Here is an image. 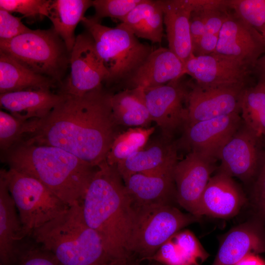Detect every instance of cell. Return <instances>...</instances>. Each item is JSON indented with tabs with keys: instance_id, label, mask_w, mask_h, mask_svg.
Wrapping results in <instances>:
<instances>
[{
	"instance_id": "obj_35",
	"label": "cell",
	"mask_w": 265,
	"mask_h": 265,
	"mask_svg": "<svg viewBox=\"0 0 265 265\" xmlns=\"http://www.w3.org/2000/svg\"><path fill=\"white\" fill-rule=\"evenodd\" d=\"M50 0H0V8L17 12L30 21L47 17Z\"/></svg>"
},
{
	"instance_id": "obj_38",
	"label": "cell",
	"mask_w": 265,
	"mask_h": 265,
	"mask_svg": "<svg viewBox=\"0 0 265 265\" xmlns=\"http://www.w3.org/2000/svg\"><path fill=\"white\" fill-rule=\"evenodd\" d=\"M251 198L259 222L265 226V157L254 185Z\"/></svg>"
},
{
	"instance_id": "obj_17",
	"label": "cell",
	"mask_w": 265,
	"mask_h": 265,
	"mask_svg": "<svg viewBox=\"0 0 265 265\" xmlns=\"http://www.w3.org/2000/svg\"><path fill=\"white\" fill-rule=\"evenodd\" d=\"M246 201L245 194L233 177L218 169L211 177L202 194L198 215L231 218L240 212Z\"/></svg>"
},
{
	"instance_id": "obj_24",
	"label": "cell",
	"mask_w": 265,
	"mask_h": 265,
	"mask_svg": "<svg viewBox=\"0 0 265 265\" xmlns=\"http://www.w3.org/2000/svg\"><path fill=\"white\" fill-rule=\"evenodd\" d=\"M65 96L51 89H28L0 94V105L15 117L29 121L46 116Z\"/></svg>"
},
{
	"instance_id": "obj_20",
	"label": "cell",
	"mask_w": 265,
	"mask_h": 265,
	"mask_svg": "<svg viewBox=\"0 0 265 265\" xmlns=\"http://www.w3.org/2000/svg\"><path fill=\"white\" fill-rule=\"evenodd\" d=\"M184 64L168 48L154 50L136 71L122 84L146 89L167 84L184 76Z\"/></svg>"
},
{
	"instance_id": "obj_4",
	"label": "cell",
	"mask_w": 265,
	"mask_h": 265,
	"mask_svg": "<svg viewBox=\"0 0 265 265\" xmlns=\"http://www.w3.org/2000/svg\"><path fill=\"white\" fill-rule=\"evenodd\" d=\"M29 236L62 265H102L116 261L106 252L98 234L86 223L81 203L70 206Z\"/></svg>"
},
{
	"instance_id": "obj_32",
	"label": "cell",
	"mask_w": 265,
	"mask_h": 265,
	"mask_svg": "<svg viewBox=\"0 0 265 265\" xmlns=\"http://www.w3.org/2000/svg\"><path fill=\"white\" fill-rule=\"evenodd\" d=\"M28 121L0 111V148L3 153L21 142L28 131Z\"/></svg>"
},
{
	"instance_id": "obj_1",
	"label": "cell",
	"mask_w": 265,
	"mask_h": 265,
	"mask_svg": "<svg viewBox=\"0 0 265 265\" xmlns=\"http://www.w3.org/2000/svg\"><path fill=\"white\" fill-rule=\"evenodd\" d=\"M111 95L103 87L82 96L66 94L46 116L28 121L22 141L60 148L97 167L119 133Z\"/></svg>"
},
{
	"instance_id": "obj_11",
	"label": "cell",
	"mask_w": 265,
	"mask_h": 265,
	"mask_svg": "<svg viewBox=\"0 0 265 265\" xmlns=\"http://www.w3.org/2000/svg\"><path fill=\"white\" fill-rule=\"evenodd\" d=\"M253 68L240 61L216 54L191 55L184 75L190 76L199 86L207 88H246Z\"/></svg>"
},
{
	"instance_id": "obj_44",
	"label": "cell",
	"mask_w": 265,
	"mask_h": 265,
	"mask_svg": "<svg viewBox=\"0 0 265 265\" xmlns=\"http://www.w3.org/2000/svg\"><path fill=\"white\" fill-rule=\"evenodd\" d=\"M160 265L159 264L155 262V264H152V265Z\"/></svg>"
},
{
	"instance_id": "obj_5",
	"label": "cell",
	"mask_w": 265,
	"mask_h": 265,
	"mask_svg": "<svg viewBox=\"0 0 265 265\" xmlns=\"http://www.w3.org/2000/svg\"><path fill=\"white\" fill-rule=\"evenodd\" d=\"M92 36L96 50L108 73L107 85L122 84L144 62L154 50L141 43L120 24L110 27L84 17L81 22Z\"/></svg>"
},
{
	"instance_id": "obj_26",
	"label": "cell",
	"mask_w": 265,
	"mask_h": 265,
	"mask_svg": "<svg viewBox=\"0 0 265 265\" xmlns=\"http://www.w3.org/2000/svg\"><path fill=\"white\" fill-rule=\"evenodd\" d=\"M92 2L90 0H49L47 17L70 53L75 43V29L87 10L92 6Z\"/></svg>"
},
{
	"instance_id": "obj_41",
	"label": "cell",
	"mask_w": 265,
	"mask_h": 265,
	"mask_svg": "<svg viewBox=\"0 0 265 265\" xmlns=\"http://www.w3.org/2000/svg\"><path fill=\"white\" fill-rule=\"evenodd\" d=\"M236 265H265V262L256 254H250Z\"/></svg>"
},
{
	"instance_id": "obj_28",
	"label": "cell",
	"mask_w": 265,
	"mask_h": 265,
	"mask_svg": "<svg viewBox=\"0 0 265 265\" xmlns=\"http://www.w3.org/2000/svg\"><path fill=\"white\" fill-rule=\"evenodd\" d=\"M111 106L118 125L149 127L152 122L142 88H126L112 94Z\"/></svg>"
},
{
	"instance_id": "obj_18",
	"label": "cell",
	"mask_w": 265,
	"mask_h": 265,
	"mask_svg": "<svg viewBox=\"0 0 265 265\" xmlns=\"http://www.w3.org/2000/svg\"><path fill=\"white\" fill-rule=\"evenodd\" d=\"M176 142L165 138L148 141L143 149L116 165L123 180L136 173L173 171L178 161Z\"/></svg>"
},
{
	"instance_id": "obj_21",
	"label": "cell",
	"mask_w": 265,
	"mask_h": 265,
	"mask_svg": "<svg viewBox=\"0 0 265 265\" xmlns=\"http://www.w3.org/2000/svg\"><path fill=\"white\" fill-rule=\"evenodd\" d=\"M260 223L248 221L231 229L221 239L212 265H236L249 254L265 251Z\"/></svg>"
},
{
	"instance_id": "obj_27",
	"label": "cell",
	"mask_w": 265,
	"mask_h": 265,
	"mask_svg": "<svg viewBox=\"0 0 265 265\" xmlns=\"http://www.w3.org/2000/svg\"><path fill=\"white\" fill-rule=\"evenodd\" d=\"M136 37L160 44L163 36L160 0H142L120 23Z\"/></svg>"
},
{
	"instance_id": "obj_3",
	"label": "cell",
	"mask_w": 265,
	"mask_h": 265,
	"mask_svg": "<svg viewBox=\"0 0 265 265\" xmlns=\"http://www.w3.org/2000/svg\"><path fill=\"white\" fill-rule=\"evenodd\" d=\"M3 155L10 168L37 179L69 206L81 202L97 169L60 148L23 141Z\"/></svg>"
},
{
	"instance_id": "obj_9",
	"label": "cell",
	"mask_w": 265,
	"mask_h": 265,
	"mask_svg": "<svg viewBox=\"0 0 265 265\" xmlns=\"http://www.w3.org/2000/svg\"><path fill=\"white\" fill-rule=\"evenodd\" d=\"M183 77L162 85L143 89L152 121L160 128L162 136L169 140L177 130L185 128L187 124V100L192 82L186 81Z\"/></svg>"
},
{
	"instance_id": "obj_8",
	"label": "cell",
	"mask_w": 265,
	"mask_h": 265,
	"mask_svg": "<svg viewBox=\"0 0 265 265\" xmlns=\"http://www.w3.org/2000/svg\"><path fill=\"white\" fill-rule=\"evenodd\" d=\"M135 222L131 252L140 261L149 260L171 236L202 216L184 213L174 205H156L134 208Z\"/></svg>"
},
{
	"instance_id": "obj_25",
	"label": "cell",
	"mask_w": 265,
	"mask_h": 265,
	"mask_svg": "<svg viewBox=\"0 0 265 265\" xmlns=\"http://www.w3.org/2000/svg\"><path fill=\"white\" fill-rule=\"evenodd\" d=\"M209 256L192 232L181 230L163 243L149 260L161 265H201Z\"/></svg>"
},
{
	"instance_id": "obj_31",
	"label": "cell",
	"mask_w": 265,
	"mask_h": 265,
	"mask_svg": "<svg viewBox=\"0 0 265 265\" xmlns=\"http://www.w3.org/2000/svg\"><path fill=\"white\" fill-rule=\"evenodd\" d=\"M155 127H134L119 133L114 139L106 161L110 165L131 157L144 148L155 131Z\"/></svg>"
},
{
	"instance_id": "obj_19",
	"label": "cell",
	"mask_w": 265,
	"mask_h": 265,
	"mask_svg": "<svg viewBox=\"0 0 265 265\" xmlns=\"http://www.w3.org/2000/svg\"><path fill=\"white\" fill-rule=\"evenodd\" d=\"M173 171L136 173L123 180L134 208L177 202Z\"/></svg>"
},
{
	"instance_id": "obj_43",
	"label": "cell",
	"mask_w": 265,
	"mask_h": 265,
	"mask_svg": "<svg viewBox=\"0 0 265 265\" xmlns=\"http://www.w3.org/2000/svg\"><path fill=\"white\" fill-rule=\"evenodd\" d=\"M260 33H261L263 39L265 42V25L263 26V27L262 28Z\"/></svg>"
},
{
	"instance_id": "obj_29",
	"label": "cell",
	"mask_w": 265,
	"mask_h": 265,
	"mask_svg": "<svg viewBox=\"0 0 265 265\" xmlns=\"http://www.w3.org/2000/svg\"><path fill=\"white\" fill-rule=\"evenodd\" d=\"M56 84L52 80L29 70L0 52V94L28 89H51Z\"/></svg>"
},
{
	"instance_id": "obj_34",
	"label": "cell",
	"mask_w": 265,
	"mask_h": 265,
	"mask_svg": "<svg viewBox=\"0 0 265 265\" xmlns=\"http://www.w3.org/2000/svg\"><path fill=\"white\" fill-rule=\"evenodd\" d=\"M142 0H94L95 14L91 17L100 22L104 18L119 20L121 22Z\"/></svg>"
},
{
	"instance_id": "obj_22",
	"label": "cell",
	"mask_w": 265,
	"mask_h": 265,
	"mask_svg": "<svg viewBox=\"0 0 265 265\" xmlns=\"http://www.w3.org/2000/svg\"><path fill=\"white\" fill-rule=\"evenodd\" d=\"M168 49L185 64L192 54L189 20L191 0H160Z\"/></svg>"
},
{
	"instance_id": "obj_13",
	"label": "cell",
	"mask_w": 265,
	"mask_h": 265,
	"mask_svg": "<svg viewBox=\"0 0 265 265\" xmlns=\"http://www.w3.org/2000/svg\"><path fill=\"white\" fill-rule=\"evenodd\" d=\"M215 160L197 152H190L176 165L173 177L177 202L189 213L198 216L200 200L211 175L216 168Z\"/></svg>"
},
{
	"instance_id": "obj_14",
	"label": "cell",
	"mask_w": 265,
	"mask_h": 265,
	"mask_svg": "<svg viewBox=\"0 0 265 265\" xmlns=\"http://www.w3.org/2000/svg\"><path fill=\"white\" fill-rule=\"evenodd\" d=\"M239 113L186 125L182 138L176 142L178 147L184 146L190 152L217 159L222 146L240 126L242 119Z\"/></svg>"
},
{
	"instance_id": "obj_37",
	"label": "cell",
	"mask_w": 265,
	"mask_h": 265,
	"mask_svg": "<svg viewBox=\"0 0 265 265\" xmlns=\"http://www.w3.org/2000/svg\"><path fill=\"white\" fill-rule=\"evenodd\" d=\"M22 19L0 8V40H10L29 30Z\"/></svg>"
},
{
	"instance_id": "obj_16",
	"label": "cell",
	"mask_w": 265,
	"mask_h": 265,
	"mask_svg": "<svg viewBox=\"0 0 265 265\" xmlns=\"http://www.w3.org/2000/svg\"><path fill=\"white\" fill-rule=\"evenodd\" d=\"M245 88H207L192 83L187 100V125L240 113L241 96Z\"/></svg>"
},
{
	"instance_id": "obj_30",
	"label": "cell",
	"mask_w": 265,
	"mask_h": 265,
	"mask_svg": "<svg viewBox=\"0 0 265 265\" xmlns=\"http://www.w3.org/2000/svg\"><path fill=\"white\" fill-rule=\"evenodd\" d=\"M240 112L243 124L261 139H265V85L257 83L242 93Z\"/></svg>"
},
{
	"instance_id": "obj_7",
	"label": "cell",
	"mask_w": 265,
	"mask_h": 265,
	"mask_svg": "<svg viewBox=\"0 0 265 265\" xmlns=\"http://www.w3.org/2000/svg\"><path fill=\"white\" fill-rule=\"evenodd\" d=\"M15 203L25 236L69 207L37 179L14 169H1Z\"/></svg>"
},
{
	"instance_id": "obj_36",
	"label": "cell",
	"mask_w": 265,
	"mask_h": 265,
	"mask_svg": "<svg viewBox=\"0 0 265 265\" xmlns=\"http://www.w3.org/2000/svg\"><path fill=\"white\" fill-rule=\"evenodd\" d=\"M34 242H23L17 265H62L51 252Z\"/></svg>"
},
{
	"instance_id": "obj_10",
	"label": "cell",
	"mask_w": 265,
	"mask_h": 265,
	"mask_svg": "<svg viewBox=\"0 0 265 265\" xmlns=\"http://www.w3.org/2000/svg\"><path fill=\"white\" fill-rule=\"evenodd\" d=\"M70 73L62 85L61 93L82 96L102 87L108 73L98 53L94 40L86 30L77 37L70 53Z\"/></svg>"
},
{
	"instance_id": "obj_6",
	"label": "cell",
	"mask_w": 265,
	"mask_h": 265,
	"mask_svg": "<svg viewBox=\"0 0 265 265\" xmlns=\"http://www.w3.org/2000/svg\"><path fill=\"white\" fill-rule=\"evenodd\" d=\"M0 52L29 70L62 85L70 53L53 27L30 29L8 40H0Z\"/></svg>"
},
{
	"instance_id": "obj_12",
	"label": "cell",
	"mask_w": 265,
	"mask_h": 265,
	"mask_svg": "<svg viewBox=\"0 0 265 265\" xmlns=\"http://www.w3.org/2000/svg\"><path fill=\"white\" fill-rule=\"evenodd\" d=\"M261 140L244 125L240 127L220 149L218 169L244 182L250 181L258 176L265 157Z\"/></svg>"
},
{
	"instance_id": "obj_23",
	"label": "cell",
	"mask_w": 265,
	"mask_h": 265,
	"mask_svg": "<svg viewBox=\"0 0 265 265\" xmlns=\"http://www.w3.org/2000/svg\"><path fill=\"white\" fill-rule=\"evenodd\" d=\"M25 237L17 208L0 173V265H17Z\"/></svg>"
},
{
	"instance_id": "obj_2",
	"label": "cell",
	"mask_w": 265,
	"mask_h": 265,
	"mask_svg": "<svg viewBox=\"0 0 265 265\" xmlns=\"http://www.w3.org/2000/svg\"><path fill=\"white\" fill-rule=\"evenodd\" d=\"M84 219L114 260L133 261L135 211L116 165L97 167L81 202Z\"/></svg>"
},
{
	"instance_id": "obj_15",
	"label": "cell",
	"mask_w": 265,
	"mask_h": 265,
	"mask_svg": "<svg viewBox=\"0 0 265 265\" xmlns=\"http://www.w3.org/2000/svg\"><path fill=\"white\" fill-rule=\"evenodd\" d=\"M265 52V42L261 33L234 12L230 13L213 54L240 61L254 68Z\"/></svg>"
},
{
	"instance_id": "obj_39",
	"label": "cell",
	"mask_w": 265,
	"mask_h": 265,
	"mask_svg": "<svg viewBox=\"0 0 265 265\" xmlns=\"http://www.w3.org/2000/svg\"><path fill=\"white\" fill-rule=\"evenodd\" d=\"M218 40V36L205 32L192 47L195 56H204L214 53Z\"/></svg>"
},
{
	"instance_id": "obj_33",
	"label": "cell",
	"mask_w": 265,
	"mask_h": 265,
	"mask_svg": "<svg viewBox=\"0 0 265 265\" xmlns=\"http://www.w3.org/2000/svg\"><path fill=\"white\" fill-rule=\"evenodd\" d=\"M226 5L260 32L265 25V0H226Z\"/></svg>"
},
{
	"instance_id": "obj_40",
	"label": "cell",
	"mask_w": 265,
	"mask_h": 265,
	"mask_svg": "<svg viewBox=\"0 0 265 265\" xmlns=\"http://www.w3.org/2000/svg\"><path fill=\"white\" fill-rule=\"evenodd\" d=\"M253 74L258 80L257 83L265 85V54L261 56L256 61Z\"/></svg>"
},
{
	"instance_id": "obj_45",
	"label": "cell",
	"mask_w": 265,
	"mask_h": 265,
	"mask_svg": "<svg viewBox=\"0 0 265 265\" xmlns=\"http://www.w3.org/2000/svg\"></svg>"
},
{
	"instance_id": "obj_42",
	"label": "cell",
	"mask_w": 265,
	"mask_h": 265,
	"mask_svg": "<svg viewBox=\"0 0 265 265\" xmlns=\"http://www.w3.org/2000/svg\"><path fill=\"white\" fill-rule=\"evenodd\" d=\"M102 265H137V264L129 261L119 260L111 262Z\"/></svg>"
}]
</instances>
